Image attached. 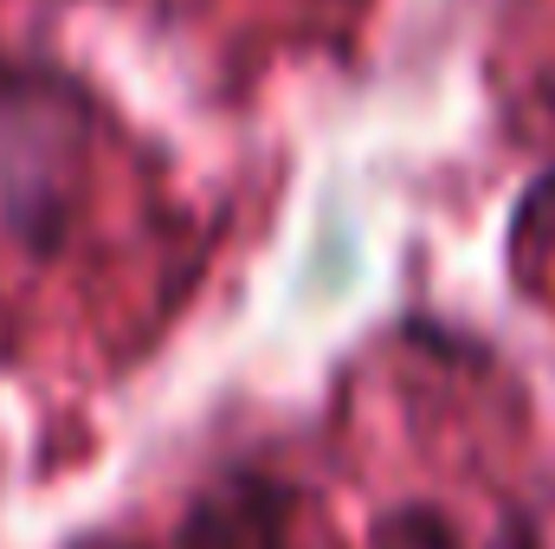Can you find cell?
<instances>
[{"mask_svg":"<svg viewBox=\"0 0 555 549\" xmlns=\"http://www.w3.org/2000/svg\"><path fill=\"white\" fill-rule=\"evenodd\" d=\"M104 130L111 111L85 72L46 46H0V233L20 259L65 253Z\"/></svg>","mask_w":555,"mask_h":549,"instance_id":"obj_1","label":"cell"},{"mask_svg":"<svg viewBox=\"0 0 555 549\" xmlns=\"http://www.w3.org/2000/svg\"><path fill=\"white\" fill-rule=\"evenodd\" d=\"M555 246V168L530 175V188L511 207V246Z\"/></svg>","mask_w":555,"mask_h":549,"instance_id":"obj_2","label":"cell"}]
</instances>
